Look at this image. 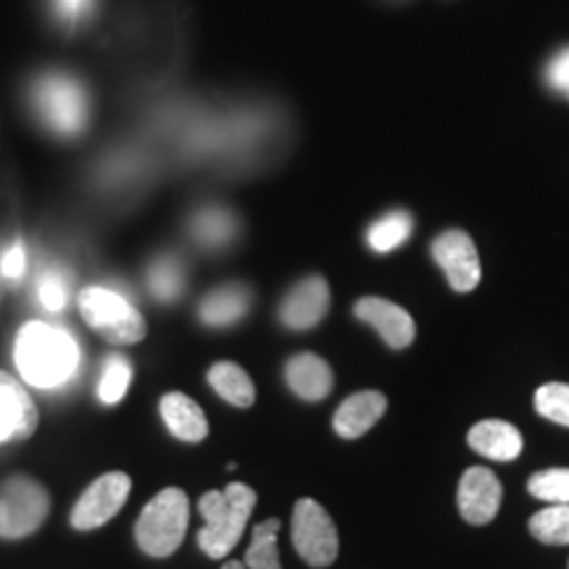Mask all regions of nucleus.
<instances>
[{
  "label": "nucleus",
  "instance_id": "f257e3e1",
  "mask_svg": "<svg viewBox=\"0 0 569 569\" xmlns=\"http://www.w3.org/2000/svg\"><path fill=\"white\" fill-rule=\"evenodd\" d=\"M13 356L21 380L34 388L63 386L80 365V348L74 338L48 322H27L21 327Z\"/></svg>",
  "mask_w": 569,
  "mask_h": 569
},
{
  "label": "nucleus",
  "instance_id": "f03ea898",
  "mask_svg": "<svg viewBox=\"0 0 569 569\" xmlns=\"http://www.w3.org/2000/svg\"><path fill=\"white\" fill-rule=\"evenodd\" d=\"M253 507L256 493L243 482H230L224 490H209L201 496L198 509L206 519V528L198 532V546L206 557H230V551L243 538Z\"/></svg>",
  "mask_w": 569,
  "mask_h": 569
},
{
  "label": "nucleus",
  "instance_id": "7ed1b4c3",
  "mask_svg": "<svg viewBox=\"0 0 569 569\" xmlns=\"http://www.w3.org/2000/svg\"><path fill=\"white\" fill-rule=\"evenodd\" d=\"M188 493L180 488H163L159 496L140 511L134 525V538L142 553L156 559H167L180 549L188 536L190 522Z\"/></svg>",
  "mask_w": 569,
  "mask_h": 569
},
{
  "label": "nucleus",
  "instance_id": "20e7f679",
  "mask_svg": "<svg viewBox=\"0 0 569 569\" xmlns=\"http://www.w3.org/2000/svg\"><path fill=\"white\" fill-rule=\"evenodd\" d=\"M77 306L90 330H96L113 346H132L146 338L148 325L140 311L124 296L109 288H96V284L84 288L77 298Z\"/></svg>",
  "mask_w": 569,
  "mask_h": 569
},
{
  "label": "nucleus",
  "instance_id": "39448f33",
  "mask_svg": "<svg viewBox=\"0 0 569 569\" xmlns=\"http://www.w3.org/2000/svg\"><path fill=\"white\" fill-rule=\"evenodd\" d=\"M51 511V496L38 480L13 475L0 486V538L19 540L32 536Z\"/></svg>",
  "mask_w": 569,
  "mask_h": 569
},
{
  "label": "nucleus",
  "instance_id": "423d86ee",
  "mask_svg": "<svg viewBox=\"0 0 569 569\" xmlns=\"http://www.w3.org/2000/svg\"><path fill=\"white\" fill-rule=\"evenodd\" d=\"M293 546L309 567L325 569L338 559L340 540L332 517L315 498H301L293 509Z\"/></svg>",
  "mask_w": 569,
  "mask_h": 569
},
{
  "label": "nucleus",
  "instance_id": "0eeeda50",
  "mask_svg": "<svg viewBox=\"0 0 569 569\" xmlns=\"http://www.w3.org/2000/svg\"><path fill=\"white\" fill-rule=\"evenodd\" d=\"M34 103H38L42 122L59 134L82 132L84 122H88V98H84L82 84L71 77H42L34 88Z\"/></svg>",
  "mask_w": 569,
  "mask_h": 569
},
{
  "label": "nucleus",
  "instance_id": "6e6552de",
  "mask_svg": "<svg viewBox=\"0 0 569 569\" xmlns=\"http://www.w3.org/2000/svg\"><path fill=\"white\" fill-rule=\"evenodd\" d=\"M132 480L124 472H109L98 478L92 486L80 496V501L71 509V528L74 530H96L111 522L122 511L130 496Z\"/></svg>",
  "mask_w": 569,
  "mask_h": 569
},
{
  "label": "nucleus",
  "instance_id": "1a4fd4ad",
  "mask_svg": "<svg viewBox=\"0 0 569 569\" xmlns=\"http://www.w3.org/2000/svg\"><path fill=\"white\" fill-rule=\"evenodd\" d=\"M432 259L443 269L448 284L457 293H469L480 282V259L478 248L465 230H448L432 240Z\"/></svg>",
  "mask_w": 569,
  "mask_h": 569
},
{
  "label": "nucleus",
  "instance_id": "9d476101",
  "mask_svg": "<svg viewBox=\"0 0 569 569\" xmlns=\"http://www.w3.org/2000/svg\"><path fill=\"white\" fill-rule=\"evenodd\" d=\"M38 430V407L17 377L0 369V443H19Z\"/></svg>",
  "mask_w": 569,
  "mask_h": 569
},
{
  "label": "nucleus",
  "instance_id": "9b49d317",
  "mask_svg": "<svg viewBox=\"0 0 569 569\" xmlns=\"http://www.w3.org/2000/svg\"><path fill=\"white\" fill-rule=\"evenodd\" d=\"M330 309V284L322 274H311L288 290L280 303V319L290 330H311Z\"/></svg>",
  "mask_w": 569,
  "mask_h": 569
},
{
  "label": "nucleus",
  "instance_id": "f8f14e48",
  "mask_svg": "<svg viewBox=\"0 0 569 569\" xmlns=\"http://www.w3.org/2000/svg\"><path fill=\"white\" fill-rule=\"evenodd\" d=\"M353 315L361 319V322L372 325L377 330V336L390 348L401 351V348L411 346V340L417 336V327L415 319L407 309L393 301H386V298H377V296H365L359 298L353 306Z\"/></svg>",
  "mask_w": 569,
  "mask_h": 569
},
{
  "label": "nucleus",
  "instance_id": "ddd939ff",
  "mask_svg": "<svg viewBox=\"0 0 569 569\" xmlns=\"http://www.w3.org/2000/svg\"><path fill=\"white\" fill-rule=\"evenodd\" d=\"M501 482L488 467H469L459 480V515L469 525H488L501 509Z\"/></svg>",
  "mask_w": 569,
  "mask_h": 569
},
{
  "label": "nucleus",
  "instance_id": "4468645a",
  "mask_svg": "<svg viewBox=\"0 0 569 569\" xmlns=\"http://www.w3.org/2000/svg\"><path fill=\"white\" fill-rule=\"evenodd\" d=\"M386 409V396L377 393V390H361V393L348 396L346 401L340 403L336 417H332V427H336V432L343 440H356L380 422Z\"/></svg>",
  "mask_w": 569,
  "mask_h": 569
},
{
  "label": "nucleus",
  "instance_id": "2eb2a0df",
  "mask_svg": "<svg viewBox=\"0 0 569 569\" xmlns=\"http://www.w3.org/2000/svg\"><path fill=\"white\" fill-rule=\"evenodd\" d=\"M284 382L303 401H322L336 386V377H332V369L322 356L296 353L284 365Z\"/></svg>",
  "mask_w": 569,
  "mask_h": 569
},
{
  "label": "nucleus",
  "instance_id": "dca6fc26",
  "mask_svg": "<svg viewBox=\"0 0 569 569\" xmlns=\"http://www.w3.org/2000/svg\"><path fill=\"white\" fill-rule=\"evenodd\" d=\"M469 446L490 461H515L522 453V432L503 419H482L469 430Z\"/></svg>",
  "mask_w": 569,
  "mask_h": 569
},
{
  "label": "nucleus",
  "instance_id": "f3484780",
  "mask_svg": "<svg viewBox=\"0 0 569 569\" xmlns=\"http://www.w3.org/2000/svg\"><path fill=\"white\" fill-rule=\"evenodd\" d=\"M251 301L253 296L246 284H222V288L211 290L203 298L201 306H198V315H201V322L209 327H230L248 315Z\"/></svg>",
  "mask_w": 569,
  "mask_h": 569
},
{
  "label": "nucleus",
  "instance_id": "a211bd4d",
  "mask_svg": "<svg viewBox=\"0 0 569 569\" xmlns=\"http://www.w3.org/2000/svg\"><path fill=\"white\" fill-rule=\"evenodd\" d=\"M161 417L169 432L184 443H201L209 436V419L190 396L169 393L161 398Z\"/></svg>",
  "mask_w": 569,
  "mask_h": 569
},
{
  "label": "nucleus",
  "instance_id": "6ab92c4d",
  "mask_svg": "<svg viewBox=\"0 0 569 569\" xmlns=\"http://www.w3.org/2000/svg\"><path fill=\"white\" fill-rule=\"evenodd\" d=\"M209 386L217 390L227 403H232V407H240V409L253 407L256 401L253 380L248 377L246 369L234 365V361H217V365L209 369Z\"/></svg>",
  "mask_w": 569,
  "mask_h": 569
},
{
  "label": "nucleus",
  "instance_id": "aec40b11",
  "mask_svg": "<svg viewBox=\"0 0 569 569\" xmlns=\"http://www.w3.org/2000/svg\"><path fill=\"white\" fill-rule=\"evenodd\" d=\"M411 230H415V219H411L409 211H388L386 217H380L372 227H369L367 243L375 253H390L396 251L398 246L407 243Z\"/></svg>",
  "mask_w": 569,
  "mask_h": 569
},
{
  "label": "nucleus",
  "instance_id": "412c9836",
  "mask_svg": "<svg viewBox=\"0 0 569 569\" xmlns=\"http://www.w3.org/2000/svg\"><path fill=\"white\" fill-rule=\"evenodd\" d=\"M277 532H280V519H267L256 525L251 546L246 551L248 569H282L280 551H277Z\"/></svg>",
  "mask_w": 569,
  "mask_h": 569
},
{
  "label": "nucleus",
  "instance_id": "4be33fe9",
  "mask_svg": "<svg viewBox=\"0 0 569 569\" xmlns=\"http://www.w3.org/2000/svg\"><path fill=\"white\" fill-rule=\"evenodd\" d=\"M530 532L546 546H569V503H553L530 519Z\"/></svg>",
  "mask_w": 569,
  "mask_h": 569
},
{
  "label": "nucleus",
  "instance_id": "5701e85b",
  "mask_svg": "<svg viewBox=\"0 0 569 569\" xmlns=\"http://www.w3.org/2000/svg\"><path fill=\"white\" fill-rule=\"evenodd\" d=\"M193 234L209 248H222L234 234V217L222 209H206L193 219Z\"/></svg>",
  "mask_w": 569,
  "mask_h": 569
},
{
  "label": "nucleus",
  "instance_id": "b1692460",
  "mask_svg": "<svg viewBox=\"0 0 569 569\" xmlns=\"http://www.w3.org/2000/svg\"><path fill=\"white\" fill-rule=\"evenodd\" d=\"M132 382V365L124 359V356L111 353L106 359L103 372H101V382H98V396H101L103 403H119L127 396Z\"/></svg>",
  "mask_w": 569,
  "mask_h": 569
},
{
  "label": "nucleus",
  "instance_id": "393cba45",
  "mask_svg": "<svg viewBox=\"0 0 569 569\" xmlns=\"http://www.w3.org/2000/svg\"><path fill=\"white\" fill-rule=\"evenodd\" d=\"M148 284H151L153 296L159 301H174V298H180L184 288L180 261L172 259V256H161L159 261H153L151 272H148Z\"/></svg>",
  "mask_w": 569,
  "mask_h": 569
},
{
  "label": "nucleus",
  "instance_id": "a878e982",
  "mask_svg": "<svg viewBox=\"0 0 569 569\" xmlns=\"http://www.w3.org/2000/svg\"><path fill=\"white\" fill-rule=\"evenodd\" d=\"M528 490L546 503H569V469H543L528 480Z\"/></svg>",
  "mask_w": 569,
  "mask_h": 569
},
{
  "label": "nucleus",
  "instance_id": "bb28decb",
  "mask_svg": "<svg viewBox=\"0 0 569 569\" xmlns=\"http://www.w3.org/2000/svg\"><path fill=\"white\" fill-rule=\"evenodd\" d=\"M536 409L549 422L569 427V386L567 382H549L540 386L536 393Z\"/></svg>",
  "mask_w": 569,
  "mask_h": 569
},
{
  "label": "nucleus",
  "instance_id": "cd10ccee",
  "mask_svg": "<svg viewBox=\"0 0 569 569\" xmlns=\"http://www.w3.org/2000/svg\"><path fill=\"white\" fill-rule=\"evenodd\" d=\"M38 296L40 303L48 311H61L67 306V280L61 272H46L38 282Z\"/></svg>",
  "mask_w": 569,
  "mask_h": 569
},
{
  "label": "nucleus",
  "instance_id": "c85d7f7f",
  "mask_svg": "<svg viewBox=\"0 0 569 569\" xmlns=\"http://www.w3.org/2000/svg\"><path fill=\"white\" fill-rule=\"evenodd\" d=\"M546 80H549L553 90L569 92V46L561 48V51L549 61V67H546Z\"/></svg>",
  "mask_w": 569,
  "mask_h": 569
},
{
  "label": "nucleus",
  "instance_id": "c756f323",
  "mask_svg": "<svg viewBox=\"0 0 569 569\" xmlns=\"http://www.w3.org/2000/svg\"><path fill=\"white\" fill-rule=\"evenodd\" d=\"M24 264H27V256H24V246L13 243L9 251L0 256V274L6 280H19L24 274Z\"/></svg>",
  "mask_w": 569,
  "mask_h": 569
},
{
  "label": "nucleus",
  "instance_id": "7c9ffc66",
  "mask_svg": "<svg viewBox=\"0 0 569 569\" xmlns=\"http://www.w3.org/2000/svg\"><path fill=\"white\" fill-rule=\"evenodd\" d=\"M92 0H59V11L67 21H77L84 17V11L90 9Z\"/></svg>",
  "mask_w": 569,
  "mask_h": 569
},
{
  "label": "nucleus",
  "instance_id": "2f4dec72",
  "mask_svg": "<svg viewBox=\"0 0 569 569\" xmlns=\"http://www.w3.org/2000/svg\"><path fill=\"white\" fill-rule=\"evenodd\" d=\"M222 569H246V561H227Z\"/></svg>",
  "mask_w": 569,
  "mask_h": 569
}]
</instances>
